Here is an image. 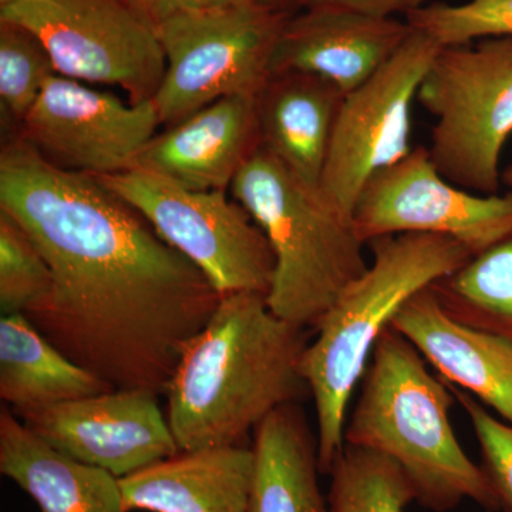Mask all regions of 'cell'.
Here are the masks:
<instances>
[{
    "mask_svg": "<svg viewBox=\"0 0 512 512\" xmlns=\"http://www.w3.org/2000/svg\"><path fill=\"white\" fill-rule=\"evenodd\" d=\"M450 384L431 375L427 360L393 326L376 342L362 390L345 426V444L394 461L412 484L416 501L446 512L464 500L498 511L483 470L458 443Z\"/></svg>",
    "mask_w": 512,
    "mask_h": 512,
    "instance_id": "3957f363",
    "label": "cell"
},
{
    "mask_svg": "<svg viewBox=\"0 0 512 512\" xmlns=\"http://www.w3.org/2000/svg\"><path fill=\"white\" fill-rule=\"evenodd\" d=\"M67 456L117 478L180 453L157 396L111 390L19 417Z\"/></svg>",
    "mask_w": 512,
    "mask_h": 512,
    "instance_id": "4fadbf2b",
    "label": "cell"
},
{
    "mask_svg": "<svg viewBox=\"0 0 512 512\" xmlns=\"http://www.w3.org/2000/svg\"><path fill=\"white\" fill-rule=\"evenodd\" d=\"M55 63L39 39L0 20V116L2 127L18 130L42 92Z\"/></svg>",
    "mask_w": 512,
    "mask_h": 512,
    "instance_id": "cb8c5ba5",
    "label": "cell"
},
{
    "mask_svg": "<svg viewBox=\"0 0 512 512\" xmlns=\"http://www.w3.org/2000/svg\"><path fill=\"white\" fill-rule=\"evenodd\" d=\"M52 274L42 252L15 218L0 211V308L3 315L26 313L42 302Z\"/></svg>",
    "mask_w": 512,
    "mask_h": 512,
    "instance_id": "d4e9b609",
    "label": "cell"
},
{
    "mask_svg": "<svg viewBox=\"0 0 512 512\" xmlns=\"http://www.w3.org/2000/svg\"><path fill=\"white\" fill-rule=\"evenodd\" d=\"M289 18L244 0L158 25L165 73L153 103L160 123L174 126L224 97H258Z\"/></svg>",
    "mask_w": 512,
    "mask_h": 512,
    "instance_id": "52a82bcc",
    "label": "cell"
},
{
    "mask_svg": "<svg viewBox=\"0 0 512 512\" xmlns=\"http://www.w3.org/2000/svg\"><path fill=\"white\" fill-rule=\"evenodd\" d=\"M262 8L282 15L293 16L306 8V0H254Z\"/></svg>",
    "mask_w": 512,
    "mask_h": 512,
    "instance_id": "f546056e",
    "label": "cell"
},
{
    "mask_svg": "<svg viewBox=\"0 0 512 512\" xmlns=\"http://www.w3.org/2000/svg\"><path fill=\"white\" fill-rule=\"evenodd\" d=\"M501 181H503V184L507 185V187L511 188L512 190V164L508 165V167L503 171V175H501Z\"/></svg>",
    "mask_w": 512,
    "mask_h": 512,
    "instance_id": "4dcf8cb0",
    "label": "cell"
},
{
    "mask_svg": "<svg viewBox=\"0 0 512 512\" xmlns=\"http://www.w3.org/2000/svg\"><path fill=\"white\" fill-rule=\"evenodd\" d=\"M126 2L141 19L146 20L151 28L156 29L165 20L183 13L221 8V6L244 2V0H126Z\"/></svg>",
    "mask_w": 512,
    "mask_h": 512,
    "instance_id": "83f0119b",
    "label": "cell"
},
{
    "mask_svg": "<svg viewBox=\"0 0 512 512\" xmlns=\"http://www.w3.org/2000/svg\"><path fill=\"white\" fill-rule=\"evenodd\" d=\"M353 224L365 244L390 235L456 239L474 255L512 234V190L481 195L451 184L437 171L427 147L376 171L363 185Z\"/></svg>",
    "mask_w": 512,
    "mask_h": 512,
    "instance_id": "8fae6325",
    "label": "cell"
},
{
    "mask_svg": "<svg viewBox=\"0 0 512 512\" xmlns=\"http://www.w3.org/2000/svg\"><path fill=\"white\" fill-rule=\"evenodd\" d=\"M440 47L413 29L392 59L343 99L319 190L349 217L366 181L412 151L413 101Z\"/></svg>",
    "mask_w": 512,
    "mask_h": 512,
    "instance_id": "30bf717a",
    "label": "cell"
},
{
    "mask_svg": "<svg viewBox=\"0 0 512 512\" xmlns=\"http://www.w3.org/2000/svg\"><path fill=\"white\" fill-rule=\"evenodd\" d=\"M306 346V329L276 316L264 293L221 296L165 392L180 451L245 446L269 414L311 394L301 373Z\"/></svg>",
    "mask_w": 512,
    "mask_h": 512,
    "instance_id": "7a4b0ae2",
    "label": "cell"
},
{
    "mask_svg": "<svg viewBox=\"0 0 512 512\" xmlns=\"http://www.w3.org/2000/svg\"><path fill=\"white\" fill-rule=\"evenodd\" d=\"M97 180L140 212L221 296H268L275 275L274 251L249 212L225 191L187 190L138 168Z\"/></svg>",
    "mask_w": 512,
    "mask_h": 512,
    "instance_id": "ba28073f",
    "label": "cell"
},
{
    "mask_svg": "<svg viewBox=\"0 0 512 512\" xmlns=\"http://www.w3.org/2000/svg\"><path fill=\"white\" fill-rule=\"evenodd\" d=\"M116 390L64 356L23 313L0 320V399L18 417Z\"/></svg>",
    "mask_w": 512,
    "mask_h": 512,
    "instance_id": "44dd1931",
    "label": "cell"
},
{
    "mask_svg": "<svg viewBox=\"0 0 512 512\" xmlns=\"http://www.w3.org/2000/svg\"><path fill=\"white\" fill-rule=\"evenodd\" d=\"M252 447L180 451L120 478L127 512H249Z\"/></svg>",
    "mask_w": 512,
    "mask_h": 512,
    "instance_id": "e0dca14e",
    "label": "cell"
},
{
    "mask_svg": "<svg viewBox=\"0 0 512 512\" xmlns=\"http://www.w3.org/2000/svg\"><path fill=\"white\" fill-rule=\"evenodd\" d=\"M406 22L441 47L468 45L487 37H512V0L433 3L414 10Z\"/></svg>",
    "mask_w": 512,
    "mask_h": 512,
    "instance_id": "484cf974",
    "label": "cell"
},
{
    "mask_svg": "<svg viewBox=\"0 0 512 512\" xmlns=\"http://www.w3.org/2000/svg\"><path fill=\"white\" fill-rule=\"evenodd\" d=\"M417 100L436 120L427 150L437 171L464 190L498 194L512 136V37L440 47Z\"/></svg>",
    "mask_w": 512,
    "mask_h": 512,
    "instance_id": "8992f818",
    "label": "cell"
},
{
    "mask_svg": "<svg viewBox=\"0 0 512 512\" xmlns=\"http://www.w3.org/2000/svg\"><path fill=\"white\" fill-rule=\"evenodd\" d=\"M446 382L466 390L512 424V342L463 325L441 308L430 286L392 320Z\"/></svg>",
    "mask_w": 512,
    "mask_h": 512,
    "instance_id": "2e32d148",
    "label": "cell"
},
{
    "mask_svg": "<svg viewBox=\"0 0 512 512\" xmlns=\"http://www.w3.org/2000/svg\"><path fill=\"white\" fill-rule=\"evenodd\" d=\"M0 473L40 512H127L120 478L50 446L9 407L0 412Z\"/></svg>",
    "mask_w": 512,
    "mask_h": 512,
    "instance_id": "ac0fdd59",
    "label": "cell"
},
{
    "mask_svg": "<svg viewBox=\"0 0 512 512\" xmlns=\"http://www.w3.org/2000/svg\"><path fill=\"white\" fill-rule=\"evenodd\" d=\"M0 211L52 274L23 313L64 356L116 390L165 394L221 295L150 222L92 175L64 170L15 136L0 154Z\"/></svg>",
    "mask_w": 512,
    "mask_h": 512,
    "instance_id": "6da1fadb",
    "label": "cell"
},
{
    "mask_svg": "<svg viewBox=\"0 0 512 512\" xmlns=\"http://www.w3.org/2000/svg\"><path fill=\"white\" fill-rule=\"evenodd\" d=\"M259 147L256 97H224L156 134L134 168L191 191H227Z\"/></svg>",
    "mask_w": 512,
    "mask_h": 512,
    "instance_id": "9a60e30c",
    "label": "cell"
},
{
    "mask_svg": "<svg viewBox=\"0 0 512 512\" xmlns=\"http://www.w3.org/2000/svg\"><path fill=\"white\" fill-rule=\"evenodd\" d=\"M412 32L409 23L396 18L303 9L286 20L272 56L271 76L313 74L348 94L379 72Z\"/></svg>",
    "mask_w": 512,
    "mask_h": 512,
    "instance_id": "5bb4252c",
    "label": "cell"
},
{
    "mask_svg": "<svg viewBox=\"0 0 512 512\" xmlns=\"http://www.w3.org/2000/svg\"><path fill=\"white\" fill-rule=\"evenodd\" d=\"M20 2V0H0V9L8 8V6L15 5V3Z\"/></svg>",
    "mask_w": 512,
    "mask_h": 512,
    "instance_id": "1f68e13d",
    "label": "cell"
},
{
    "mask_svg": "<svg viewBox=\"0 0 512 512\" xmlns=\"http://www.w3.org/2000/svg\"><path fill=\"white\" fill-rule=\"evenodd\" d=\"M450 389L456 402L466 410L476 433L481 450L480 467L493 491L498 511L512 512V424L495 419L483 403L466 390L453 384Z\"/></svg>",
    "mask_w": 512,
    "mask_h": 512,
    "instance_id": "4316f807",
    "label": "cell"
},
{
    "mask_svg": "<svg viewBox=\"0 0 512 512\" xmlns=\"http://www.w3.org/2000/svg\"><path fill=\"white\" fill-rule=\"evenodd\" d=\"M450 318L512 342V234L430 285Z\"/></svg>",
    "mask_w": 512,
    "mask_h": 512,
    "instance_id": "7402d4cb",
    "label": "cell"
},
{
    "mask_svg": "<svg viewBox=\"0 0 512 512\" xmlns=\"http://www.w3.org/2000/svg\"><path fill=\"white\" fill-rule=\"evenodd\" d=\"M345 96L313 74H272L256 97L261 146L305 183L319 187Z\"/></svg>",
    "mask_w": 512,
    "mask_h": 512,
    "instance_id": "d6986e66",
    "label": "cell"
},
{
    "mask_svg": "<svg viewBox=\"0 0 512 512\" xmlns=\"http://www.w3.org/2000/svg\"><path fill=\"white\" fill-rule=\"evenodd\" d=\"M0 20L33 33L57 73L120 87L131 103L153 100L163 82L156 30L126 0H20L0 9Z\"/></svg>",
    "mask_w": 512,
    "mask_h": 512,
    "instance_id": "9c48e42d",
    "label": "cell"
},
{
    "mask_svg": "<svg viewBox=\"0 0 512 512\" xmlns=\"http://www.w3.org/2000/svg\"><path fill=\"white\" fill-rule=\"evenodd\" d=\"M429 5V0H306V8H335L372 16L393 19L396 15L409 16L414 10Z\"/></svg>",
    "mask_w": 512,
    "mask_h": 512,
    "instance_id": "f1b7e54d",
    "label": "cell"
},
{
    "mask_svg": "<svg viewBox=\"0 0 512 512\" xmlns=\"http://www.w3.org/2000/svg\"><path fill=\"white\" fill-rule=\"evenodd\" d=\"M329 512H406L416 495L394 461L345 444L329 471Z\"/></svg>",
    "mask_w": 512,
    "mask_h": 512,
    "instance_id": "603a6c76",
    "label": "cell"
},
{
    "mask_svg": "<svg viewBox=\"0 0 512 512\" xmlns=\"http://www.w3.org/2000/svg\"><path fill=\"white\" fill-rule=\"evenodd\" d=\"M158 126L153 100L127 104L56 73L26 114L18 136L64 170L100 178L133 170Z\"/></svg>",
    "mask_w": 512,
    "mask_h": 512,
    "instance_id": "7c38bea8",
    "label": "cell"
},
{
    "mask_svg": "<svg viewBox=\"0 0 512 512\" xmlns=\"http://www.w3.org/2000/svg\"><path fill=\"white\" fill-rule=\"evenodd\" d=\"M367 245L372 265L322 316L302 356V377L315 404L322 474H329L345 447L350 399L377 340L412 296L474 256L466 245L439 235H390Z\"/></svg>",
    "mask_w": 512,
    "mask_h": 512,
    "instance_id": "277c9868",
    "label": "cell"
},
{
    "mask_svg": "<svg viewBox=\"0 0 512 512\" xmlns=\"http://www.w3.org/2000/svg\"><path fill=\"white\" fill-rule=\"evenodd\" d=\"M249 512H329L319 484L318 439L299 403L279 407L254 431Z\"/></svg>",
    "mask_w": 512,
    "mask_h": 512,
    "instance_id": "ffe728a7",
    "label": "cell"
},
{
    "mask_svg": "<svg viewBox=\"0 0 512 512\" xmlns=\"http://www.w3.org/2000/svg\"><path fill=\"white\" fill-rule=\"evenodd\" d=\"M229 191L274 251L269 308L293 325L315 330L343 289L369 268L353 218L262 146Z\"/></svg>",
    "mask_w": 512,
    "mask_h": 512,
    "instance_id": "5b68a950",
    "label": "cell"
}]
</instances>
